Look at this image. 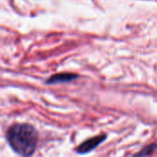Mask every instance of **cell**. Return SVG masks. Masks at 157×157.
<instances>
[{"label":"cell","instance_id":"1","mask_svg":"<svg viewBox=\"0 0 157 157\" xmlns=\"http://www.w3.org/2000/svg\"><path fill=\"white\" fill-rule=\"evenodd\" d=\"M6 140L12 150L21 156L32 155L37 147L38 133L28 123L12 125L6 132Z\"/></svg>","mask_w":157,"mask_h":157},{"label":"cell","instance_id":"2","mask_svg":"<svg viewBox=\"0 0 157 157\" xmlns=\"http://www.w3.org/2000/svg\"><path fill=\"white\" fill-rule=\"evenodd\" d=\"M106 135L105 134H102V135H99V136H97V137H93L87 141H86L85 143H83L77 149H76V152L77 154H80V155H85V154H87V153H90L91 151H93L95 148H97L101 143H103L105 140H106Z\"/></svg>","mask_w":157,"mask_h":157},{"label":"cell","instance_id":"3","mask_svg":"<svg viewBox=\"0 0 157 157\" xmlns=\"http://www.w3.org/2000/svg\"><path fill=\"white\" fill-rule=\"evenodd\" d=\"M77 75L74 74H69V73H63V74H58L51 76L47 81L46 84L48 85H54V84H59V83H69L71 81H74L77 79Z\"/></svg>","mask_w":157,"mask_h":157},{"label":"cell","instance_id":"4","mask_svg":"<svg viewBox=\"0 0 157 157\" xmlns=\"http://www.w3.org/2000/svg\"><path fill=\"white\" fill-rule=\"evenodd\" d=\"M157 149V144H151L145 148L143 149V151H141L140 153L137 154V155H152L155 150Z\"/></svg>","mask_w":157,"mask_h":157}]
</instances>
